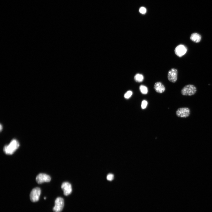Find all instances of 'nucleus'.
I'll return each mask as SVG.
<instances>
[{
  "label": "nucleus",
  "mask_w": 212,
  "mask_h": 212,
  "mask_svg": "<svg viewBox=\"0 0 212 212\" xmlns=\"http://www.w3.org/2000/svg\"><path fill=\"white\" fill-rule=\"evenodd\" d=\"M20 144L15 139H12L8 145H6L3 148V150L7 155H12L18 148Z\"/></svg>",
  "instance_id": "nucleus-1"
},
{
  "label": "nucleus",
  "mask_w": 212,
  "mask_h": 212,
  "mask_svg": "<svg viewBox=\"0 0 212 212\" xmlns=\"http://www.w3.org/2000/svg\"><path fill=\"white\" fill-rule=\"evenodd\" d=\"M197 88L194 85H188L182 89L181 93L184 96H191L195 95L197 91Z\"/></svg>",
  "instance_id": "nucleus-2"
},
{
  "label": "nucleus",
  "mask_w": 212,
  "mask_h": 212,
  "mask_svg": "<svg viewBox=\"0 0 212 212\" xmlns=\"http://www.w3.org/2000/svg\"><path fill=\"white\" fill-rule=\"evenodd\" d=\"M41 191L39 187H36L32 189L30 195V199L32 202H36L39 200L41 194Z\"/></svg>",
  "instance_id": "nucleus-3"
},
{
  "label": "nucleus",
  "mask_w": 212,
  "mask_h": 212,
  "mask_svg": "<svg viewBox=\"0 0 212 212\" xmlns=\"http://www.w3.org/2000/svg\"><path fill=\"white\" fill-rule=\"evenodd\" d=\"M190 113V109L187 107L180 108L176 112L177 116L179 117L182 118H186L188 117Z\"/></svg>",
  "instance_id": "nucleus-4"
},
{
  "label": "nucleus",
  "mask_w": 212,
  "mask_h": 212,
  "mask_svg": "<svg viewBox=\"0 0 212 212\" xmlns=\"http://www.w3.org/2000/svg\"><path fill=\"white\" fill-rule=\"evenodd\" d=\"M64 205V200L61 197L57 198L55 201V206L53 209L55 212H61L63 209Z\"/></svg>",
  "instance_id": "nucleus-5"
},
{
  "label": "nucleus",
  "mask_w": 212,
  "mask_h": 212,
  "mask_svg": "<svg viewBox=\"0 0 212 212\" xmlns=\"http://www.w3.org/2000/svg\"><path fill=\"white\" fill-rule=\"evenodd\" d=\"M51 180V177L49 175L43 173H40L37 176L36 178V182L39 184L49 182Z\"/></svg>",
  "instance_id": "nucleus-6"
},
{
  "label": "nucleus",
  "mask_w": 212,
  "mask_h": 212,
  "mask_svg": "<svg viewBox=\"0 0 212 212\" xmlns=\"http://www.w3.org/2000/svg\"><path fill=\"white\" fill-rule=\"evenodd\" d=\"M177 70L175 68H172L168 72V80L172 83L176 82L177 79Z\"/></svg>",
  "instance_id": "nucleus-7"
},
{
  "label": "nucleus",
  "mask_w": 212,
  "mask_h": 212,
  "mask_svg": "<svg viewBox=\"0 0 212 212\" xmlns=\"http://www.w3.org/2000/svg\"><path fill=\"white\" fill-rule=\"evenodd\" d=\"M61 188L63 190L64 194L67 196L70 195L72 191L71 184L69 182H65L62 184Z\"/></svg>",
  "instance_id": "nucleus-8"
},
{
  "label": "nucleus",
  "mask_w": 212,
  "mask_h": 212,
  "mask_svg": "<svg viewBox=\"0 0 212 212\" xmlns=\"http://www.w3.org/2000/svg\"><path fill=\"white\" fill-rule=\"evenodd\" d=\"M187 51L186 48L184 45H180L175 48V52L176 54L179 57H181L184 55Z\"/></svg>",
  "instance_id": "nucleus-9"
},
{
  "label": "nucleus",
  "mask_w": 212,
  "mask_h": 212,
  "mask_svg": "<svg viewBox=\"0 0 212 212\" xmlns=\"http://www.w3.org/2000/svg\"><path fill=\"white\" fill-rule=\"evenodd\" d=\"M154 89L157 92L160 93H162L165 90V86L160 82H157L155 83L154 86Z\"/></svg>",
  "instance_id": "nucleus-10"
},
{
  "label": "nucleus",
  "mask_w": 212,
  "mask_h": 212,
  "mask_svg": "<svg viewBox=\"0 0 212 212\" xmlns=\"http://www.w3.org/2000/svg\"><path fill=\"white\" fill-rule=\"evenodd\" d=\"M190 39L192 41L195 43H199L201 41V36L197 33H193L191 36Z\"/></svg>",
  "instance_id": "nucleus-11"
},
{
  "label": "nucleus",
  "mask_w": 212,
  "mask_h": 212,
  "mask_svg": "<svg viewBox=\"0 0 212 212\" xmlns=\"http://www.w3.org/2000/svg\"><path fill=\"white\" fill-rule=\"evenodd\" d=\"M134 79L137 82L140 83L142 82L144 80L143 75L140 74H137L134 77Z\"/></svg>",
  "instance_id": "nucleus-12"
},
{
  "label": "nucleus",
  "mask_w": 212,
  "mask_h": 212,
  "mask_svg": "<svg viewBox=\"0 0 212 212\" xmlns=\"http://www.w3.org/2000/svg\"><path fill=\"white\" fill-rule=\"evenodd\" d=\"M139 90L141 93L143 94H146L148 93V88L145 86L141 85L139 87Z\"/></svg>",
  "instance_id": "nucleus-13"
},
{
  "label": "nucleus",
  "mask_w": 212,
  "mask_h": 212,
  "mask_svg": "<svg viewBox=\"0 0 212 212\" xmlns=\"http://www.w3.org/2000/svg\"><path fill=\"white\" fill-rule=\"evenodd\" d=\"M133 94V92L131 90L127 91L124 95V97L126 99H129L131 96Z\"/></svg>",
  "instance_id": "nucleus-14"
},
{
  "label": "nucleus",
  "mask_w": 212,
  "mask_h": 212,
  "mask_svg": "<svg viewBox=\"0 0 212 212\" xmlns=\"http://www.w3.org/2000/svg\"><path fill=\"white\" fill-rule=\"evenodd\" d=\"M147 102L146 100H143L142 103L141 107L142 109H145L147 106Z\"/></svg>",
  "instance_id": "nucleus-15"
},
{
  "label": "nucleus",
  "mask_w": 212,
  "mask_h": 212,
  "mask_svg": "<svg viewBox=\"0 0 212 212\" xmlns=\"http://www.w3.org/2000/svg\"><path fill=\"white\" fill-rule=\"evenodd\" d=\"M114 179V175L113 174L110 173L107 176V179L109 181H111L113 180Z\"/></svg>",
  "instance_id": "nucleus-16"
},
{
  "label": "nucleus",
  "mask_w": 212,
  "mask_h": 212,
  "mask_svg": "<svg viewBox=\"0 0 212 212\" xmlns=\"http://www.w3.org/2000/svg\"><path fill=\"white\" fill-rule=\"evenodd\" d=\"M140 13L142 14H145L146 12V8L144 7H141L139 10Z\"/></svg>",
  "instance_id": "nucleus-17"
},
{
  "label": "nucleus",
  "mask_w": 212,
  "mask_h": 212,
  "mask_svg": "<svg viewBox=\"0 0 212 212\" xmlns=\"http://www.w3.org/2000/svg\"><path fill=\"white\" fill-rule=\"evenodd\" d=\"M0 129H1V131L2 129H3V127L2 126V125H1V127H0Z\"/></svg>",
  "instance_id": "nucleus-18"
},
{
  "label": "nucleus",
  "mask_w": 212,
  "mask_h": 212,
  "mask_svg": "<svg viewBox=\"0 0 212 212\" xmlns=\"http://www.w3.org/2000/svg\"><path fill=\"white\" fill-rule=\"evenodd\" d=\"M46 197H44V199L45 200H46Z\"/></svg>",
  "instance_id": "nucleus-19"
}]
</instances>
